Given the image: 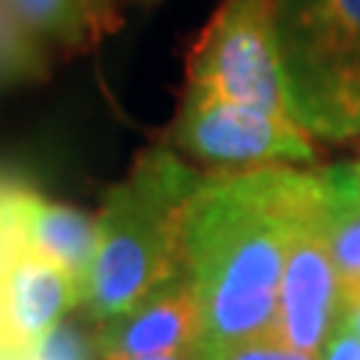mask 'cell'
Returning <instances> with one entry per match:
<instances>
[{
	"label": "cell",
	"mask_w": 360,
	"mask_h": 360,
	"mask_svg": "<svg viewBox=\"0 0 360 360\" xmlns=\"http://www.w3.org/2000/svg\"><path fill=\"white\" fill-rule=\"evenodd\" d=\"M319 360H360V336L340 319V324L324 342Z\"/></svg>",
	"instance_id": "obj_15"
},
{
	"label": "cell",
	"mask_w": 360,
	"mask_h": 360,
	"mask_svg": "<svg viewBox=\"0 0 360 360\" xmlns=\"http://www.w3.org/2000/svg\"><path fill=\"white\" fill-rule=\"evenodd\" d=\"M51 72V49L0 4V90L45 82Z\"/></svg>",
	"instance_id": "obj_11"
},
{
	"label": "cell",
	"mask_w": 360,
	"mask_h": 360,
	"mask_svg": "<svg viewBox=\"0 0 360 360\" xmlns=\"http://www.w3.org/2000/svg\"><path fill=\"white\" fill-rule=\"evenodd\" d=\"M291 115L324 141L360 139V0H274Z\"/></svg>",
	"instance_id": "obj_3"
},
{
	"label": "cell",
	"mask_w": 360,
	"mask_h": 360,
	"mask_svg": "<svg viewBox=\"0 0 360 360\" xmlns=\"http://www.w3.org/2000/svg\"><path fill=\"white\" fill-rule=\"evenodd\" d=\"M324 205L319 172L262 168L201 180L184 229V270L201 312V348L276 336L291 243Z\"/></svg>",
	"instance_id": "obj_1"
},
{
	"label": "cell",
	"mask_w": 360,
	"mask_h": 360,
	"mask_svg": "<svg viewBox=\"0 0 360 360\" xmlns=\"http://www.w3.org/2000/svg\"><path fill=\"white\" fill-rule=\"evenodd\" d=\"M78 303L75 279L18 234L0 255V360H33L60 315Z\"/></svg>",
	"instance_id": "obj_7"
},
{
	"label": "cell",
	"mask_w": 360,
	"mask_h": 360,
	"mask_svg": "<svg viewBox=\"0 0 360 360\" xmlns=\"http://www.w3.org/2000/svg\"><path fill=\"white\" fill-rule=\"evenodd\" d=\"M148 360H198V348H186V352H174V354H160V357H148Z\"/></svg>",
	"instance_id": "obj_17"
},
{
	"label": "cell",
	"mask_w": 360,
	"mask_h": 360,
	"mask_svg": "<svg viewBox=\"0 0 360 360\" xmlns=\"http://www.w3.org/2000/svg\"><path fill=\"white\" fill-rule=\"evenodd\" d=\"M18 225L27 246H33L39 255L63 267L75 279V285L82 288L84 297V285L90 267H94L99 240L96 219L78 207L45 198L42 193L25 184L18 193Z\"/></svg>",
	"instance_id": "obj_9"
},
{
	"label": "cell",
	"mask_w": 360,
	"mask_h": 360,
	"mask_svg": "<svg viewBox=\"0 0 360 360\" xmlns=\"http://www.w3.org/2000/svg\"><path fill=\"white\" fill-rule=\"evenodd\" d=\"M198 348V360H285L288 345L279 342V336H264V340L238 342L225 348Z\"/></svg>",
	"instance_id": "obj_14"
},
{
	"label": "cell",
	"mask_w": 360,
	"mask_h": 360,
	"mask_svg": "<svg viewBox=\"0 0 360 360\" xmlns=\"http://www.w3.org/2000/svg\"><path fill=\"white\" fill-rule=\"evenodd\" d=\"M186 87L225 103L291 115L276 49L274 0H222L189 49Z\"/></svg>",
	"instance_id": "obj_5"
},
{
	"label": "cell",
	"mask_w": 360,
	"mask_h": 360,
	"mask_svg": "<svg viewBox=\"0 0 360 360\" xmlns=\"http://www.w3.org/2000/svg\"><path fill=\"white\" fill-rule=\"evenodd\" d=\"M321 184L328 193V205L333 217L360 219V160L340 162L330 168H321Z\"/></svg>",
	"instance_id": "obj_12"
},
{
	"label": "cell",
	"mask_w": 360,
	"mask_h": 360,
	"mask_svg": "<svg viewBox=\"0 0 360 360\" xmlns=\"http://www.w3.org/2000/svg\"><path fill=\"white\" fill-rule=\"evenodd\" d=\"M330 205L315 210L291 243L279 285L276 336L295 352L319 357L342 315V279L330 250Z\"/></svg>",
	"instance_id": "obj_6"
},
{
	"label": "cell",
	"mask_w": 360,
	"mask_h": 360,
	"mask_svg": "<svg viewBox=\"0 0 360 360\" xmlns=\"http://www.w3.org/2000/svg\"><path fill=\"white\" fill-rule=\"evenodd\" d=\"M340 319L360 336V295H345L342 300V315Z\"/></svg>",
	"instance_id": "obj_16"
},
{
	"label": "cell",
	"mask_w": 360,
	"mask_h": 360,
	"mask_svg": "<svg viewBox=\"0 0 360 360\" xmlns=\"http://www.w3.org/2000/svg\"><path fill=\"white\" fill-rule=\"evenodd\" d=\"M205 177L174 148L156 144L139 153L129 174L105 193L96 217V255L82 297L96 324L132 309L184 270L186 213Z\"/></svg>",
	"instance_id": "obj_2"
},
{
	"label": "cell",
	"mask_w": 360,
	"mask_h": 360,
	"mask_svg": "<svg viewBox=\"0 0 360 360\" xmlns=\"http://www.w3.org/2000/svg\"><path fill=\"white\" fill-rule=\"evenodd\" d=\"M96 342L94 336L84 333L78 324H58L37 348L33 360H94Z\"/></svg>",
	"instance_id": "obj_13"
},
{
	"label": "cell",
	"mask_w": 360,
	"mask_h": 360,
	"mask_svg": "<svg viewBox=\"0 0 360 360\" xmlns=\"http://www.w3.org/2000/svg\"><path fill=\"white\" fill-rule=\"evenodd\" d=\"M201 340V312L186 270H177L148 297L117 319L96 328L94 342L103 360H148L195 348Z\"/></svg>",
	"instance_id": "obj_8"
},
{
	"label": "cell",
	"mask_w": 360,
	"mask_h": 360,
	"mask_svg": "<svg viewBox=\"0 0 360 360\" xmlns=\"http://www.w3.org/2000/svg\"><path fill=\"white\" fill-rule=\"evenodd\" d=\"M168 139L174 150L205 165L207 174L295 168L319 160L315 135L291 115L225 103L189 87Z\"/></svg>",
	"instance_id": "obj_4"
},
{
	"label": "cell",
	"mask_w": 360,
	"mask_h": 360,
	"mask_svg": "<svg viewBox=\"0 0 360 360\" xmlns=\"http://www.w3.org/2000/svg\"><path fill=\"white\" fill-rule=\"evenodd\" d=\"M33 37L66 54L87 51L120 25L115 0H0Z\"/></svg>",
	"instance_id": "obj_10"
}]
</instances>
